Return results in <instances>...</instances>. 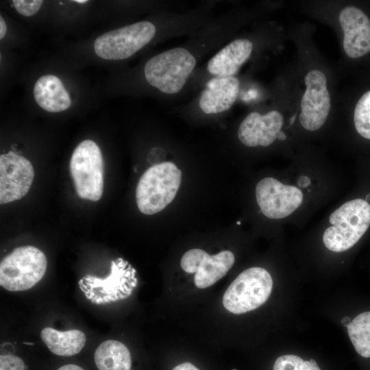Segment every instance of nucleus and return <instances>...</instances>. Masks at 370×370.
Here are the masks:
<instances>
[{
    "instance_id": "obj_1",
    "label": "nucleus",
    "mask_w": 370,
    "mask_h": 370,
    "mask_svg": "<svg viewBox=\"0 0 370 370\" xmlns=\"http://www.w3.org/2000/svg\"><path fill=\"white\" fill-rule=\"evenodd\" d=\"M182 172L171 162L156 164L140 177L136 188V201L140 212L152 215L162 210L175 198Z\"/></svg>"
},
{
    "instance_id": "obj_2",
    "label": "nucleus",
    "mask_w": 370,
    "mask_h": 370,
    "mask_svg": "<svg viewBox=\"0 0 370 370\" xmlns=\"http://www.w3.org/2000/svg\"><path fill=\"white\" fill-rule=\"evenodd\" d=\"M332 224L324 232L323 241L330 251L341 252L354 246L370 226V205L364 199L345 202L330 216Z\"/></svg>"
},
{
    "instance_id": "obj_3",
    "label": "nucleus",
    "mask_w": 370,
    "mask_h": 370,
    "mask_svg": "<svg viewBox=\"0 0 370 370\" xmlns=\"http://www.w3.org/2000/svg\"><path fill=\"white\" fill-rule=\"evenodd\" d=\"M196 64L195 58L187 49L176 47L151 58L145 66L147 82L166 94L182 90Z\"/></svg>"
},
{
    "instance_id": "obj_4",
    "label": "nucleus",
    "mask_w": 370,
    "mask_h": 370,
    "mask_svg": "<svg viewBox=\"0 0 370 370\" xmlns=\"http://www.w3.org/2000/svg\"><path fill=\"white\" fill-rule=\"evenodd\" d=\"M47 267V258L38 248L16 247L1 261L0 285L8 291L28 290L43 278Z\"/></svg>"
},
{
    "instance_id": "obj_5",
    "label": "nucleus",
    "mask_w": 370,
    "mask_h": 370,
    "mask_svg": "<svg viewBox=\"0 0 370 370\" xmlns=\"http://www.w3.org/2000/svg\"><path fill=\"white\" fill-rule=\"evenodd\" d=\"M272 288V278L266 269L249 268L227 287L223 297V305L232 313H245L262 305L269 297Z\"/></svg>"
},
{
    "instance_id": "obj_6",
    "label": "nucleus",
    "mask_w": 370,
    "mask_h": 370,
    "mask_svg": "<svg viewBox=\"0 0 370 370\" xmlns=\"http://www.w3.org/2000/svg\"><path fill=\"white\" fill-rule=\"evenodd\" d=\"M75 188L81 199L99 201L103 189V160L99 146L84 140L75 149L69 163Z\"/></svg>"
},
{
    "instance_id": "obj_7",
    "label": "nucleus",
    "mask_w": 370,
    "mask_h": 370,
    "mask_svg": "<svg viewBox=\"0 0 370 370\" xmlns=\"http://www.w3.org/2000/svg\"><path fill=\"white\" fill-rule=\"evenodd\" d=\"M155 34L156 27L153 23L138 22L99 36L94 42V49L103 59H126L149 43Z\"/></svg>"
},
{
    "instance_id": "obj_8",
    "label": "nucleus",
    "mask_w": 370,
    "mask_h": 370,
    "mask_svg": "<svg viewBox=\"0 0 370 370\" xmlns=\"http://www.w3.org/2000/svg\"><path fill=\"white\" fill-rule=\"evenodd\" d=\"M306 90L301 100L299 122L309 131H315L325 123L331 108L327 78L319 70L309 71L305 76Z\"/></svg>"
},
{
    "instance_id": "obj_9",
    "label": "nucleus",
    "mask_w": 370,
    "mask_h": 370,
    "mask_svg": "<svg viewBox=\"0 0 370 370\" xmlns=\"http://www.w3.org/2000/svg\"><path fill=\"white\" fill-rule=\"evenodd\" d=\"M256 198L265 217L280 219L299 208L303 194L296 186L285 185L273 177H265L256 185Z\"/></svg>"
},
{
    "instance_id": "obj_10",
    "label": "nucleus",
    "mask_w": 370,
    "mask_h": 370,
    "mask_svg": "<svg viewBox=\"0 0 370 370\" xmlns=\"http://www.w3.org/2000/svg\"><path fill=\"white\" fill-rule=\"evenodd\" d=\"M234 261L233 253L228 250L211 256L201 249H192L184 253L180 260V266L184 271L195 273V285L203 289L224 277Z\"/></svg>"
},
{
    "instance_id": "obj_11",
    "label": "nucleus",
    "mask_w": 370,
    "mask_h": 370,
    "mask_svg": "<svg viewBox=\"0 0 370 370\" xmlns=\"http://www.w3.org/2000/svg\"><path fill=\"white\" fill-rule=\"evenodd\" d=\"M34 177L32 163L10 151L0 156V203L5 204L23 197Z\"/></svg>"
},
{
    "instance_id": "obj_12",
    "label": "nucleus",
    "mask_w": 370,
    "mask_h": 370,
    "mask_svg": "<svg viewBox=\"0 0 370 370\" xmlns=\"http://www.w3.org/2000/svg\"><path fill=\"white\" fill-rule=\"evenodd\" d=\"M343 31L345 53L351 58H358L370 51V19L360 8L347 6L338 16Z\"/></svg>"
},
{
    "instance_id": "obj_13",
    "label": "nucleus",
    "mask_w": 370,
    "mask_h": 370,
    "mask_svg": "<svg viewBox=\"0 0 370 370\" xmlns=\"http://www.w3.org/2000/svg\"><path fill=\"white\" fill-rule=\"evenodd\" d=\"M283 123V116L276 110H271L264 114L251 112L239 125L238 139L247 147H267L278 138Z\"/></svg>"
},
{
    "instance_id": "obj_14",
    "label": "nucleus",
    "mask_w": 370,
    "mask_h": 370,
    "mask_svg": "<svg viewBox=\"0 0 370 370\" xmlns=\"http://www.w3.org/2000/svg\"><path fill=\"white\" fill-rule=\"evenodd\" d=\"M239 81L234 77H214L202 91L199 105L207 114L221 113L229 110L238 97Z\"/></svg>"
},
{
    "instance_id": "obj_15",
    "label": "nucleus",
    "mask_w": 370,
    "mask_h": 370,
    "mask_svg": "<svg viewBox=\"0 0 370 370\" xmlns=\"http://www.w3.org/2000/svg\"><path fill=\"white\" fill-rule=\"evenodd\" d=\"M252 42L245 38L232 41L217 52L208 62V71L216 77H231L249 59Z\"/></svg>"
},
{
    "instance_id": "obj_16",
    "label": "nucleus",
    "mask_w": 370,
    "mask_h": 370,
    "mask_svg": "<svg viewBox=\"0 0 370 370\" xmlns=\"http://www.w3.org/2000/svg\"><path fill=\"white\" fill-rule=\"evenodd\" d=\"M36 102L42 109L50 112H58L68 109L71 100L62 81L53 75L40 77L34 88Z\"/></svg>"
},
{
    "instance_id": "obj_17",
    "label": "nucleus",
    "mask_w": 370,
    "mask_h": 370,
    "mask_svg": "<svg viewBox=\"0 0 370 370\" xmlns=\"http://www.w3.org/2000/svg\"><path fill=\"white\" fill-rule=\"evenodd\" d=\"M40 338L53 354L60 356L77 354L86 342V335L81 330L59 331L50 327L41 330Z\"/></svg>"
},
{
    "instance_id": "obj_18",
    "label": "nucleus",
    "mask_w": 370,
    "mask_h": 370,
    "mask_svg": "<svg viewBox=\"0 0 370 370\" xmlns=\"http://www.w3.org/2000/svg\"><path fill=\"white\" fill-rule=\"evenodd\" d=\"M94 360L99 370H131L130 352L116 340L102 342L95 351Z\"/></svg>"
},
{
    "instance_id": "obj_19",
    "label": "nucleus",
    "mask_w": 370,
    "mask_h": 370,
    "mask_svg": "<svg viewBox=\"0 0 370 370\" xmlns=\"http://www.w3.org/2000/svg\"><path fill=\"white\" fill-rule=\"evenodd\" d=\"M346 328L357 354L365 359H370V310L358 313Z\"/></svg>"
},
{
    "instance_id": "obj_20",
    "label": "nucleus",
    "mask_w": 370,
    "mask_h": 370,
    "mask_svg": "<svg viewBox=\"0 0 370 370\" xmlns=\"http://www.w3.org/2000/svg\"><path fill=\"white\" fill-rule=\"evenodd\" d=\"M354 121L358 133L370 139V90L364 93L356 103Z\"/></svg>"
},
{
    "instance_id": "obj_21",
    "label": "nucleus",
    "mask_w": 370,
    "mask_h": 370,
    "mask_svg": "<svg viewBox=\"0 0 370 370\" xmlns=\"http://www.w3.org/2000/svg\"><path fill=\"white\" fill-rule=\"evenodd\" d=\"M273 370H320L313 360H304L296 355H284L275 362Z\"/></svg>"
},
{
    "instance_id": "obj_22",
    "label": "nucleus",
    "mask_w": 370,
    "mask_h": 370,
    "mask_svg": "<svg viewBox=\"0 0 370 370\" xmlns=\"http://www.w3.org/2000/svg\"><path fill=\"white\" fill-rule=\"evenodd\" d=\"M41 0H14L13 5L23 16H30L36 14L42 4Z\"/></svg>"
},
{
    "instance_id": "obj_23",
    "label": "nucleus",
    "mask_w": 370,
    "mask_h": 370,
    "mask_svg": "<svg viewBox=\"0 0 370 370\" xmlns=\"http://www.w3.org/2000/svg\"><path fill=\"white\" fill-rule=\"evenodd\" d=\"M0 370H26L23 360L17 356L1 354L0 356Z\"/></svg>"
},
{
    "instance_id": "obj_24",
    "label": "nucleus",
    "mask_w": 370,
    "mask_h": 370,
    "mask_svg": "<svg viewBox=\"0 0 370 370\" xmlns=\"http://www.w3.org/2000/svg\"><path fill=\"white\" fill-rule=\"evenodd\" d=\"M172 370H199V369L190 362H183L175 367Z\"/></svg>"
},
{
    "instance_id": "obj_25",
    "label": "nucleus",
    "mask_w": 370,
    "mask_h": 370,
    "mask_svg": "<svg viewBox=\"0 0 370 370\" xmlns=\"http://www.w3.org/2000/svg\"><path fill=\"white\" fill-rule=\"evenodd\" d=\"M297 184L302 188H306L310 184V180L308 177L301 175L299 177Z\"/></svg>"
},
{
    "instance_id": "obj_26",
    "label": "nucleus",
    "mask_w": 370,
    "mask_h": 370,
    "mask_svg": "<svg viewBox=\"0 0 370 370\" xmlns=\"http://www.w3.org/2000/svg\"><path fill=\"white\" fill-rule=\"evenodd\" d=\"M57 370H85L82 367L74 365V364H67L60 367Z\"/></svg>"
},
{
    "instance_id": "obj_27",
    "label": "nucleus",
    "mask_w": 370,
    "mask_h": 370,
    "mask_svg": "<svg viewBox=\"0 0 370 370\" xmlns=\"http://www.w3.org/2000/svg\"><path fill=\"white\" fill-rule=\"evenodd\" d=\"M7 31V27L5 21L2 18V16H0V39H2L6 33Z\"/></svg>"
},
{
    "instance_id": "obj_28",
    "label": "nucleus",
    "mask_w": 370,
    "mask_h": 370,
    "mask_svg": "<svg viewBox=\"0 0 370 370\" xmlns=\"http://www.w3.org/2000/svg\"><path fill=\"white\" fill-rule=\"evenodd\" d=\"M350 321H351L350 317H345L343 318V319L341 320V323H342L343 325L347 327V325L349 323Z\"/></svg>"
},
{
    "instance_id": "obj_29",
    "label": "nucleus",
    "mask_w": 370,
    "mask_h": 370,
    "mask_svg": "<svg viewBox=\"0 0 370 370\" xmlns=\"http://www.w3.org/2000/svg\"><path fill=\"white\" fill-rule=\"evenodd\" d=\"M278 138L280 140H284L286 138V136L284 132L280 131L278 135Z\"/></svg>"
},
{
    "instance_id": "obj_30",
    "label": "nucleus",
    "mask_w": 370,
    "mask_h": 370,
    "mask_svg": "<svg viewBox=\"0 0 370 370\" xmlns=\"http://www.w3.org/2000/svg\"><path fill=\"white\" fill-rule=\"evenodd\" d=\"M74 1L78 3H85L87 2L86 0H75Z\"/></svg>"
},
{
    "instance_id": "obj_31",
    "label": "nucleus",
    "mask_w": 370,
    "mask_h": 370,
    "mask_svg": "<svg viewBox=\"0 0 370 370\" xmlns=\"http://www.w3.org/2000/svg\"><path fill=\"white\" fill-rule=\"evenodd\" d=\"M295 118H296V114H294L291 119V124H293L294 123Z\"/></svg>"
},
{
    "instance_id": "obj_32",
    "label": "nucleus",
    "mask_w": 370,
    "mask_h": 370,
    "mask_svg": "<svg viewBox=\"0 0 370 370\" xmlns=\"http://www.w3.org/2000/svg\"><path fill=\"white\" fill-rule=\"evenodd\" d=\"M365 201L370 205V193L367 196Z\"/></svg>"
},
{
    "instance_id": "obj_33",
    "label": "nucleus",
    "mask_w": 370,
    "mask_h": 370,
    "mask_svg": "<svg viewBox=\"0 0 370 370\" xmlns=\"http://www.w3.org/2000/svg\"><path fill=\"white\" fill-rule=\"evenodd\" d=\"M232 370H236V369H232Z\"/></svg>"
}]
</instances>
